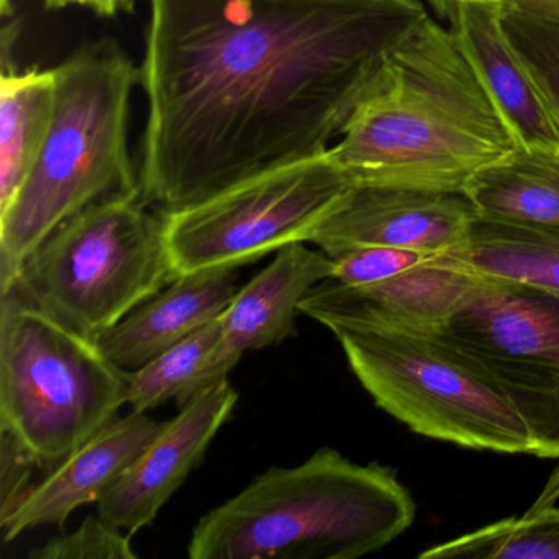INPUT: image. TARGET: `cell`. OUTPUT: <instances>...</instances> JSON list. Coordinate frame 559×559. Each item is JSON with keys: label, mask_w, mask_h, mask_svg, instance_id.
<instances>
[{"label": "cell", "mask_w": 559, "mask_h": 559, "mask_svg": "<svg viewBox=\"0 0 559 559\" xmlns=\"http://www.w3.org/2000/svg\"><path fill=\"white\" fill-rule=\"evenodd\" d=\"M240 359L225 352L222 320H214L132 372L127 404L135 412L153 411L169 401L185 407L225 381Z\"/></svg>", "instance_id": "obj_20"}, {"label": "cell", "mask_w": 559, "mask_h": 559, "mask_svg": "<svg viewBox=\"0 0 559 559\" xmlns=\"http://www.w3.org/2000/svg\"><path fill=\"white\" fill-rule=\"evenodd\" d=\"M353 181L330 148L241 179L204 201L162 212L176 274L240 267L310 243Z\"/></svg>", "instance_id": "obj_8"}, {"label": "cell", "mask_w": 559, "mask_h": 559, "mask_svg": "<svg viewBox=\"0 0 559 559\" xmlns=\"http://www.w3.org/2000/svg\"><path fill=\"white\" fill-rule=\"evenodd\" d=\"M165 421L146 412L116 417L83 447L32 487L24 502L2 523L4 543L45 525H64L71 513L97 503L159 433Z\"/></svg>", "instance_id": "obj_13"}, {"label": "cell", "mask_w": 559, "mask_h": 559, "mask_svg": "<svg viewBox=\"0 0 559 559\" xmlns=\"http://www.w3.org/2000/svg\"><path fill=\"white\" fill-rule=\"evenodd\" d=\"M500 0H450L451 32L520 145L559 143V117L510 41Z\"/></svg>", "instance_id": "obj_14"}, {"label": "cell", "mask_w": 559, "mask_h": 559, "mask_svg": "<svg viewBox=\"0 0 559 559\" xmlns=\"http://www.w3.org/2000/svg\"><path fill=\"white\" fill-rule=\"evenodd\" d=\"M506 8L559 25V0H500Z\"/></svg>", "instance_id": "obj_27"}, {"label": "cell", "mask_w": 559, "mask_h": 559, "mask_svg": "<svg viewBox=\"0 0 559 559\" xmlns=\"http://www.w3.org/2000/svg\"><path fill=\"white\" fill-rule=\"evenodd\" d=\"M333 258L304 241L276 251V258L235 294L222 320L228 355L280 345L296 332L300 302L312 287L332 277Z\"/></svg>", "instance_id": "obj_16"}, {"label": "cell", "mask_w": 559, "mask_h": 559, "mask_svg": "<svg viewBox=\"0 0 559 559\" xmlns=\"http://www.w3.org/2000/svg\"><path fill=\"white\" fill-rule=\"evenodd\" d=\"M55 76L50 132L17 198L0 214V290L68 218L106 199L142 192L129 152L140 68L116 38H100L78 48Z\"/></svg>", "instance_id": "obj_4"}, {"label": "cell", "mask_w": 559, "mask_h": 559, "mask_svg": "<svg viewBox=\"0 0 559 559\" xmlns=\"http://www.w3.org/2000/svg\"><path fill=\"white\" fill-rule=\"evenodd\" d=\"M237 401V391L225 379L181 407L97 502L99 515L129 535L148 526L201 463Z\"/></svg>", "instance_id": "obj_12"}, {"label": "cell", "mask_w": 559, "mask_h": 559, "mask_svg": "<svg viewBox=\"0 0 559 559\" xmlns=\"http://www.w3.org/2000/svg\"><path fill=\"white\" fill-rule=\"evenodd\" d=\"M479 274L427 263L378 283L346 286L326 280L309 290L299 312L326 329L435 336L479 283Z\"/></svg>", "instance_id": "obj_11"}, {"label": "cell", "mask_w": 559, "mask_h": 559, "mask_svg": "<svg viewBox=\"0 0 559 559\" xmlns=\"http://www.w3.org/2000/svg\"><path fill=\"white\" fill-rule=\"evenodd\" d=\"M559 559V507H538L421 552L420 559Z\"/></svg>", "instance_id": "obj_21"}, {"label": "cell", "mask_w": 559, "mask_h": 559, "mask_svg": "<svg viewBox=\"0 0 559 559\" xmlns=\"http://www.w3.org/2000/svg\"><path fill=\"white\" fill-rule=\"evenodd\" d=\"M130 376L96 340L0 293V428L50 473L127 404Z\"/></svg>", "instance_id": "obj_5"}, {"label": "cell", "mask_w": 559, "mask_h": 559, "mask_svg": "<svg viewBox=\"0 0 559 559\" xmlns=\"http://www.w3.org/2000/svg\"><path fill=\"white\" fill-rule=\"evenodd\" d=\"M238 280V267L181 274L103 333L97 345L123 371H139L195 330L221 319L240 289Z\"/></svg>", "instance_id": "obj_15"}, {"label": "cell", "mask_w": 559, "mask_h": 559, "mask_svg": "<svg viewBox=\"0 0 559 559\" xmlns=\"http://www.w3.org/2000/svg\"><path fill=\"white\" fill-rule=\"evenodd\" d=\"M362 388L415 433L473 450L530 454L522 417L435 336L332 329Z\"/></svg>", "instance_id": "obj_7"}, {"label": "cell", "mask_w": 559, "mask_h": 559, "mask_svg": "<svg viewBox=\"0 0 559 559\" xmlns=\"http://www.w3.org/2000/svg\"><path fill=\"white\" fill-rule=\"evenodd\" d=\"M32 559H136L132 535L104 516H87L74 532L55 536Z\"/></svg>", "instance_id": "obj_23"}, {"label": "cell", "mask_w": 559, "mask_h": 559, "mask_svg": "<svg viewBox=\"0 0 559 559\" xmlns=\"http://www.w3.org/2000/svg\"><path fill=\"white\" fill-rule=\"evenodd\" d=\"M519 145L451 28L428 15L389 55L330 153L353 185L464 191Z\"/></svg>", "instance_id": "obj_2"}, {"label": "cell", "mask_w": 559, "mask_h": 559, "mask_svg": "<svg viewBox=\"0 0 559 559\" xmlns=\"http://www.w3.org/2000/svg\"><path fill=\"white\" fill-rule=\"evenodd\" d=\"M435 338L512 405L530 454L559 457V294L480 276Z\"/></svg>", "instance_id": "obj_9"}, {"label": "cell", "mask_w": 559, "mask_h": 559, "mask_svg": "<svg viewBox=\"0 0 559 559\" xmlns=\"http://www.w3.org/2000/svg\"><path fill=\"white\" fill-rule=\"evenodd\" d=\"M430 261L559 294V228L479 215L460 247Z\"/></svg>", "instance_id": "obj_17"}, {"label": "cell", "mask_w": 559, "mask_h": 559, "mask_svg": "<svg viewBox=\"0 0 559 559\" xmlns=\"http://www.w3.org/2000/svg\"><path fill=\"white\" fill-rule=\"evenodd\" d=\"M427 2L438 17L443 19V21L448 19V15H450V0H427Z\"/></svg>", "instance_id": "obj_28"}, {"label": "cell", "mask_w": 559, "mask_h": 559, "mask_svg": "<svg viewBox=\"0 0 559 559\" xmlns=\"http://www.w3.org/2000/svg\"><path fill=\"white\" fill-rule=\"evenodd\" d=\"M178 277L162 212L140 194L106 199L55 228L0 293L19 294L97 340Z\"/></svg>", "instance_id": "obj_6"}, {"label": "cell", "mask_w": 559, "mask_h": 559, "mask_svg": "<svg viewBox=\"0 0 559 559\" xmlns=\"http://www.w3.org/2000/svg\"><path fill=\"white\" fill-rule=\"evenodd\" d=\"M464 192L483 217L559 228V143L516 146Z\"/></svg>", "instance_id": "obj_18"}, {"label": "cell", "mask_w": 559, "mask_h": 559, "mask_svg": "<svg viewBox=\"0 0 559 559\" xmlns=\"http://www.w3.org/2000/svg\"><path fill=\"white\" fill-rule=\"evenodd\" d=\"M12 12H14L12 0H0V14H2V17H11Z\"/></svg>", "instance_id": "obj_29"}, {"label": "cell", "mask_w": 559, "mask_h": 559, "mask_svg": "<svg viewBox=\"0 0 559 559\" xmlns=\"http://www.w3.org/2000/svg\"><path fill=\"white\" fill-rule=\"evenodd\" d=\"M37 466L27 448L0 428V525L11 519L31 492L32 473Z\"/></svg>", "instance_id": "obj_25"}, {"label": "cell", "mask_w": 559, "mask_h": 559, "mask_svg": "<svg viewBox=\"0 0 559 559\" xmlns=\"http://www.w3.org/2000/svg\"><path fill=\"white\" fill-rule=\"evenodd\" d=\"M477 217L464 191L362 182L352 186L310 243L330 257L366 247L438 257L460 247Z\"/></svg>", "instance_id": "obj_10"}, {"label": "cell", "mask_w": 559, "mask_h": 559, "mask_svg": "<svg viewBox=\"0 0 559 559\" xmlns=\"http://www.w3.org/2000/svg\"><path fill=\"white\" fill-rule=\"evenodd\" d=\"M333 258L330 280L346 286L378 283L427 263L433 257L401 248L366 247L345 251Z\"/></svg>", "instance_id": "obj_24"}, {"label": "cell", "mask_w": 559, "mask_h": 559, "mask_svg": "<svg viewBox=\"0 0 559 559\" xmlns=\"http://www.w3.org/2000/svg\"><path fill=\"white\" fill-rule=\"evenodd\" d=\"M503 25L559 117V25L509 8L503 14Z\"/></svg>", "instance_id": "obj_22"}, {"label": "cell", "mask_w": 559, "mask_h": 559, "mask_svg": "<svg viewBox=\"0 0 559 559\" xmlns=\"http://www.w3.org/2000/svg\"><path fill=\"white\" fill-rule=\"evenodd\" d=\"M53 70L4 68L0 78V214L17 198L34 169L53 120Z\"/></svg>", "instance_id": "obj_19"}, {"label": "cell", "mask_w": 559, "mask_h": 559, "mask_svg": "<svg viewBox=\"0 0 559 559\" xmlns=\"http://www.w3.org/2000/svg\"><path fill=\"white\" fill-rule=\"evenodd\" d=\"M415 519L397 473L332 448L297 466H274L205 513L192 559H353L394 542Z\"/></svg>", "instance_id": "obj_3"}, {"label": "cell", "mask_w": 559, "mask_h": 559, "mask_svg": "<svg viewBox=\"0 0 559 559\" xmlns=\"http://www.w3.org/2000/svg\"><path fill=\"white\" fill-rule=\"evenodd\" d=\"M421 0H150L143 201L173 212L332 148Z\"/></svg>", "instance_id": "obj_1"}, {"label": "cell", "mask_w": 559, "mask_h": 559, "mask_svg": "<svg viewBox=\"0 0 559 559\" xmlns=\"http://www.w3.org/2000/svg\"><path fill=\"white\" fill-rule=\"evenodd\" d=\"M139 0H44L47 11L81 8L94 12L99 17L114 19L120 14H129L135 9Z\"/></svg>", "instance_id": "obj_26"}]
</instances>
